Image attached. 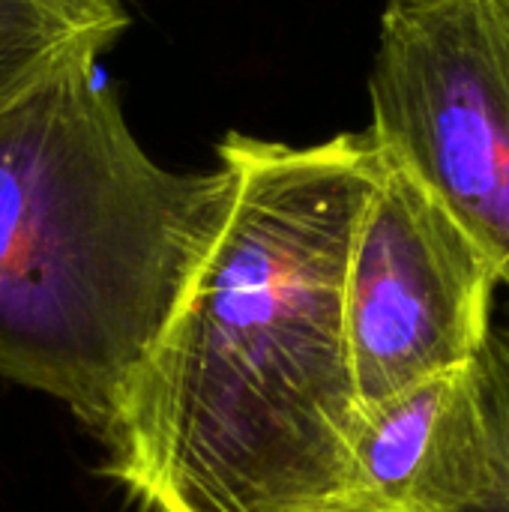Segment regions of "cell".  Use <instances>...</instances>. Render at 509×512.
<instances>
[{
    "mask_svg": "<svg viewBox=\"0 0 509 512\" xmlns=\"http://www.w3.org/2000/svg\"><path fill=\"white\" fill-rule=\"evenodd\" d=\"M216 156L231 207L102 429L108 474L147 512H321L351 501L345 282L384 150L228 132Z\"/></svg>",
    "mask_w": 509,
    "mask_h": 512,
    "instance_id": "1",
    "label": "cell"
},
{
    "mask_svg": "<svg viewBox=\"0 0 509 512\" xmlns=\"http://www.w3.org/2000/svg\"><path fill=\"white\" fill-rule=\"evenodd\" d=\"M234 177L171 171L135 138L99 57L0 111V375L99 435L174 315Z\"/></svg>",
    "mask_w": 509,
    "mask_h": 512,
    "instance_id": "2",
    "label": "cell"
},
{
    "mask_svg": "<svg viewBox=\"0 0 509 512\" xmlns=\"http://www.w3.org/2000/svg\"><path fill=\"white\" fill-rule=\"evenodd\" d=\"M369 132L495 261L509 291V0H387Z\"/></svg>",
    "mask_w": 509,
    "mask_h": 512,
    "instance_id": "3",
    "label": "cell"
},
{
    "mask_svg": "<svg viewBox=\"0 0 509 512\" xmlns=\"http://www.w3.org/2000/svg\"><path fill=\"white\" fill-rule=\"evenodd\" d=\"M498 288L504 282L486 249L414 171L384 153L345 282L363 408L474 366L495 330Z\"/></svg>",
    "mask_w": 509,
    "mask_h": 512,
    "instance_id": "4",
    "label": "cell"
},
{
    "mask_svg": "<svg viewBox=\"0 0 509 512\" xmlns=\"http://www.w3.org/2000/svg\"><path fill=\"white\" fill-rule=\"evenodd\" d=\"M486 468V420L474 366L363 408L351 501L399 512H456Z\"/></svg>",
    "mask_w": 509,
    "mask_h": 512,
    "instance_id": "5",
    "label": "cell"
},
{
    "mask_svg": "<svg viewBox=\"0 0 509 512\" xmlns=\"http://www.w3.org/2000/svg\"><path fill=\"white\" fill-rule=\"evenodd\" d=\"M129 27L120 0H0V111Z\"/></svg>",
    "mask_w": 509,
    "mask_h": 512,
    "instance_id": "6",
    "label": "cell"
},
{
    "mask_svg": "<svg viewBox=\"0 0 509 512\" xmlns=\"http://www.w3.org/2000/svg\"><path fill=\"white\" fill-rule=\"evenodd\" d=\"M474 372L486 420V468L474 498L456 512H509V321L495 324Z\"/></svg>",
    "mask_w": 509,
    "mask_h": 512,
    "instance_id": "7",
    "label": "cell"
},
{
    "mask_svg": "<svg viewBox=\"0 0 509 512\" xmlns=\"http://www.w3.org/2000/svg\"><path fill=\"white\" fill-rule=\"evenodd\" d=\"M321 512H399L387 510V507H375V504H363V501H345V504H336V507H327Z\"/></svg>",
    "mask_w": 509,
    "mask_h": 512,
    "instance_id": "8",
    "label": "cell"
}]
</instances>
